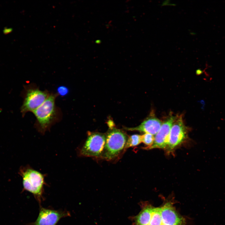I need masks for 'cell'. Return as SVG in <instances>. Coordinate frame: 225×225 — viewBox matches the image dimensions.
I'll use <instances>...</instances> for the list:
<instances>
[{"label":"cell","mask_w":225,"mask_h":225,"mask_svg":"<svg viewBox=\"0 0 225 225\" xmlns=\"http://www.w3.org/2000/svg\"><path fill=\"white\" fill-rule=\"evenodd\" d=\"M185 222L172 204L168 202L159 207L145 205L135 217L134 225H184Z\"/></svg>","instance_id":"6da1fadb"},{"label":"cell","mask_w":225,"mask_h":225,"mask_svg":"<svg viewBox=\"0 0 225 225\" xmlns=\"http://www.w3.org/2000/svg\"><path fill=\"white\" fill-rule=\"evenodd\" d=\"M19 173L22 178L23 189L32 193L40 205L43 198L45 175L29 165L21 167Z\"/></svg>","instance_id":"7a4b0ae2"},{"label":"cell","mask_w":225,"mask_h":225,"mask_svg":"<svg viewBox=\"0 0 225 225\" xmlns=\"http://www.w3.org/2000/svg\"><path fill=\"white\" fill-rule=\"evenodd\" d=\"M106 135L105 143L101 157L111 160L116 157L125 148L128 138L121 130L113 128Z\"/></svg>","instance_id":"3957f363"},{"label":"cell","mask_w":225,"mask_h":225,"mask_svg":"<svg viewBox=\"0 0 225 225\" xmlns=\"http://www.w3.org/2000/svg\"><path fill=\"white\" fill-rule=\"evenodd\" d=\"M55 95H49L44 102L33 112L37 121V129L44 134L51 125L55 115Z\"/></svg>","instance_id":"277c9868"},{"label":"cell","mask_w":225,"mask_h":225,"mask_svg":"<svg viewBox=\"0 0 225 225\" xmlns=\"http://www.w3.org/2000/svg\"><path fill=\"white\" fill-rule=\"evenodd\" d=\"M106 139V134L88 132L87 139L79 150V155L84 157H101Z\"/></svg>","instance_id":"5b68a950"},{"label":"cell","mask_w":225,"mask_h":225,"mask_svg":"<svg viewBox=\"0 0 225 225\" xmlns=\"http://www.w3.org/2000/svg\"><path fill=\"white\" fill-rule=\"evenodd\" d=\"M187 128L183 122L182 115H176L171 127L166 148L168 152H172L185 140Z\"/></svg>","instance_id":"8992f818"},{"label":"cell","mask_w":225,"mask_h":225,"mask_svg":"<svg viewBox=\"0 0 225 225\" xmlns=\"http://www.w3.org/2000/svg\"><path fill=\"white\" fill-rule=\"evenodd\" d=\"M66 210H55L40 206L39 213L36 220L30 225H56L62 218L70 216Z\"/></svg>","instance_id":"52a82bcc"},{"label":"cell","mask_w":225,"mask_h":225,"mask_svg":"<svg viewBox=\"0 0 225 225\" xmlns=\"http://www.w3.org/2000/svg\"><path fill=\"white\" fill-rule=\"evenodd\" d=\"M49 96L47 92L38 89H28L21 108L22 112L23 114L28 112H33L44 102Z\"/></svg>","instance_id":"ba28073f"},{"label":"cell","mask_w":225,"mask_h":225,"mask_svg":"<svg viewBox=\"0 0 225 225\" xmlns=\"http://www.w3.org/2000/svg\"><path fill=\"white\" fill-rule=\"evenodd\" d=\"M176 118V116L171 114L169 115L155 135L152 145L148 148L149 149L166 148L171 129Z\"/></svg>","instance_id":"9c48e42d"},{"label":"cell","mask_w":225,"mask_h":225,"mask_svg":"<svg viewBox=\"0 0 225 225\" xmlns=\"http://www.w3.org/2000/svg\"><path fill=\"white\" fill-rule=\"evenodd\" d=\"M162 124L161 121L156 117L154 112L152 110L148 117L138 126L124 128L127 130L137 131L153 135L158 132Z\"/></svg>","instance_id":"30bf717a"},{"label":"cell","mask_w":225,"mask_h":225,"mask_svg":"<svg viewBox=\"0 0 225 225\" xmlns=\"http://www.w3.org/2000/svg\"><path fill=\"white\" fill-rule=\"evenodd\" d=\"M141 142V136L138 134L132 135L128 138L125 148L138 145Z\"/></svg>","instance_id":"8fae6325"},{"label":"cell","mask_w":225,"mask_h":225,"mask_svg":"<svg viewBox=\"0 0 225 225\" xmlns=\"http://www.w3.org/2000/svg\"><path fill=\"white\" fill-rule=\"evenodd\" d=\"M142 142L146 145L148 146L146 148H148L151 147L153 144L154 137L153 135L148 133H145L141 136Z\"/></svg>","instance_id":"7c38bea8"},{"label":"cell","mask_w":225,"mask_h":225,"mask_svg":"<svg viewBox=\"0 0 225 225\" xmlns=\"http://www.w3.org/2000/svg\"><path fill=\"white\" fill-rule=\"evenodd\" d=\"M59 93L62 94H65L67 92V89L64 87H60L58 89Z\"/></svg>","instance_id":"4fadbf2b"}]
</instances>
